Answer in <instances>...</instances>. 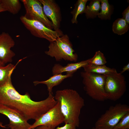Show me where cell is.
Here are the masks:
<instances>
[{"instance_id":"cell-1","label":"cell","mask_w":129,"mask_h":129,"mask_svg":"<svg viewBox=\"0 0 129 129\" xmlns=\"http://www.w3.org/2000/svg\"><path fill=\"white\" fill-rule=\"evenodd\" d=\"M57 102L53 94L39 101H33L29 94H19L12 84L11 78L4 85L0 86V104L5 105L19 112L28 120L35 121L53 107Z\"/></svg>"},{"instance_id":"cell-2","label":"cell","mask_w":129,"mask_h":129,"mask_svg":"<svg viewBox=\"0 0 129 129\" xmlns=\"http://www.w3.org/2000/svg\"><path fill=\"white\" fill-rule=\"evenodd\" d=\"M54 97L59 104L64 123H73L78 127L81 111L85 105L84 99L76 91L68 89L57 91Z\"/></svg>"},{"instance_id":"cell-3","label":"cell","mask_w":129,"mask_h":129,"mask_svg":"<svg viewBox=\"0 0 129 129\" xmlns=\"http://www.w3.org/2000/svg\"><path fill=\"white\" fill-rule=\"evenodd\" d=\"M48 51L45 53L52 57H54L57 61L62 59L76 62L78 58L76 53H74L72 45L67 34L63 35L55 40L50 42Z\"/></svg>"},{"instance_id":"cell-4","label":"cell","mask_w":129,"mask_h":129,"mask_svg":"<svg viewBox=\"0 0 129 129\" xmlns=\"http://www.w3.org/2000/svg\"><path fill=\"white\" fill-rule=\"evenodd\" d=\"M84 89L86 94L94 100L104 101L107 100L104 89L105 76L97 74L81 72Z\"/></svg>"},{"instance_id":"cell-5","label":"cell","mask_w":129,"mask_h":129,"mask_svg":"<svg viewBox=\"0 0 129 129\" xmlns=\"http://www.w3.org/2000/svg\"><path fill=\"white\" fill-rule=\"evenodd\" d=\"M129 112V107L120 103L110 107L96 122V129H113L123 117Z\"/></svg>"},{"instance_id":"cell-6","label":"cell","mask_w":129,"mask_h":129,"mask_svg":"<svg viewBox=\"0 0 129 129\" xmlns=\"http://www.w3.org/2000/svg\"><path fill=\"white\" fill-rule=\"evenodd\" d=\"M104 75V89L108 99L114 101L119 99L126 90V82L124 76L117 72Z\"/></svg>"},{"instance_id":"cell-7","label":"cell","mask_w":129,"mask_h":129,"mask_svg":"<svg viewBox=\"0 0 129 129\" xmlns=\"http://www.w3.org/2000/svg\"><path fill=\"white\" fill-rule=\"evenodd\" d=\"M21 22L26 28L33 36L44 38L50 42L55 40L63 35L60 30H54L38 21L28 19L23 16L20 17Z\"/></svg>"},{"instance_id":"cell-8","label":"cell","mask_w":129,"mask_h":129,"mask_svg":"<svg viewBox=\"0 0 129 129\" xmlns=\"http://www.w3.org/2000/svg\"><path fill=\"white\" fill-rule=\"evenodd\" d=\"M24 6L25 14L24 16L27 19L39 22L48 27L53 29L51 22L45 15L42 5L39 0H21Z\"/></svg>"},{"instance_id":"cell-9","label":"cell","mask_w":129,"mask_h":129,"mask_svg":"<svg viewBox=\"0 0 129 129\" xmlns=\"http://www.w3.org/2000/svg\"><path fill=\"white\" fill-rule=\"evenodd\" d=\"M0 113L8 118L9 123L7 125L11 129H30L32 125L30 124L24 116L16 110L0 104Z\"/></svg>"},{"instance_id":"cell-10","label":"cell","mask_w":129,"mask_h":129,"mask_svg":"<svg viewBox=\"0 0 129 129\" xmlns=\"http://www.w3.org/2000/svg\"><path fill=\"white\" fill-rule=\"evenodd\" d=\"M64 118L61 110L59 103L43 114L31 125L30 129H34L41 125H51L55 127L64 122Z\"/></svg>"},{"instance_id":"cell-11","label":"cell","mask_w":129,"mask_h":129,"mask_svg":"<svg viewBox=\"0 0 129 129\" xmlns=\"http://www.w3.org/2000/svg\"><path fill=\"white\" fill-rule=\"evenodd\" d=\"M43 7L44 13L52 23L53 29L57 31L60 29L61 20L60 9L59 5L53 0H39Z\"/></svg>"},{"instance_id":"cell-12","label":"cell","mask_w":129,"mask_h":129,"mask_svg":"<svg viewBox=\"0 0 129 129\" xmlns=\"http://www.w3.org/2000/svg\"><path fill=\"white\" fill-rule=\"evenodd\" d=\"M15 44L14 41L8 33L3 32L0 34V59L5 64L11 62L15 55L11 50Z\"/></svg>"},{"instance_id":"cell-13","label":"cell","mask_w":129,"mask_h":129,"mask_svg":"<svg viewBox=\"0 0 129 129\" xmlns=\"http://www.w3.org/2000/svg\"><path fill=\"white\" fill-rule=\"evenodd\" d=\"M88 61L89 59L77 63L68 64L65 66L59 64H55L52 68V74L54 75L66 72V73L73 75L78 70L87 64Z\"/></svg>"},{"instance_id":"cell-14","label":"cell","mask_w":129,"mask_h":129,"mask_svg":"<svg viewBox=\"0 0 129 129\" xmlns=\"http://www.w3.org/2000/svg\"><path fill=\"white\" fill-rule=\"evenodd\" d=\"M73 75L71 74L66 73L65 75L62 74L53 75L47 80L41 81H34L33 82L34 85L42 84L46 85L48 93L53 94V88L54 86H58L65 79L71 77Z\"/></svg>"},{"instance_id":"cell-15","label":"cell","mask_w":129,"mask_h":129,"mask_svg":"<svg viewBox=\"0 0 129 129\" xmlns=\"http://www.w3.org/2000/svg\"><path fill=\"white\" fill-rule=\"evenodd\" d=\"M83 68L85 72L103 75L117 72L115 69L108 67L105 65H98L88 64Z\"/></svg>"},{"instance_id":"cell-16","label":"cell","mask_w":129,"mask_h":129,"mask_svg":"<svg viewBox=\"0 0 129 129\" xmlns=\"http://www.w3.org/2000/svg\"><path fill=\"white\" fill-rule=\"evenodd\" d=\"M100 0H90L89 4L86 7L84 13L87 19L94 18L98 16L101 9Z\"/></svg>"},{"instance_id":"cell-17","label":"cell","mask_w":129,"mask_h":129,"mask_svg":"<svg viewBox=\"0 0 129 129\" xmlns=\"http://www.w3.org/2000/svg\"><path fill=\"white\" fill-rule=\"evenodd\" d=\"M16 65L10 63L6 66H0V86L4 85L11 78Z\"/></svg>"},{"instance_id":"cell-18","label":"cell","mask_w":129,"mask_h":129,"mask_svg":"<svg viewBox=\"0 0 129 129\" xmlns=\"http://www.w3.org/2000/svg\"><path fill=\"white\" fill-rule=\"evenodd\" d=\"M0 2L6 11L15 15L20 11L21 4L18 0H0Z\"/></svg>"},{"instance_id":"cell-19","label":"cell","mask_w":129,"mask_h":129,"mask_svg":"<svg viewBox=\"0 0 129 129\" xmlns=\"http://www.w3.org/2000/svg\"><path fill=\"white\" fill-rule=\"evenodd\" d=\"M100 1L101 10L98 17L102 20H110L113 12V7L109 4L108 0H100Z\"/></svg>"},{"instance_id":"cell-20","label":"cell","mask_w":129,"mask_h":129,"mask_svg":"<svg viewBox=\"0 0 129 129\" xmlns=\"http://www.w3.org/2000/svg\"><path fill=\"white\" fill-rule=\"evenodd\" d=\"M129 25L122 18H118L113 23L112 26L113 32L119 35H123L128 30L129 28Z\"/></svg>"},{"instance_id":"cell-21","label":"cell","mask_w":129,"mask_h":129,"mask_svg":"<svg viewBox=\"0 0 129 129\" xmlns=\"http://www.w3.org/2000/svg\"><path fill=\"white\" fill-rule=\"evenodd\" d=\"M88 0H78L74 5V9L71 12L72 15L71 20L72 23L77 24V18L80 14L84 13L86 8V5Z\"/></svg>"},{"instance_id":"cell-22","label":"cell","mask_w":129,"mask_h":129,"mask_svg":"<svg viewBox=\"0 0 129 129\" xmlns=\"http://www.w3.org/2000/svg\"><path fill=\"white\" fill-rule=\"evenodd\" d=\"M107 62L103 54L100 51H96L94 56L89 59L88 64L96 65H105Z\"/></svg>"},{"instance_id":"cell-23","label":"cell","mask_w":129,"mask_h":129,"mask_svg":"<svg viewBox=\"0 0 129 129\" xmlns=\"http://www.w3.org/2000/svg\"><path fill=\"white\" fill-rule=\"evenodd\" d=\"M113 129H129V112L123 117Z\"/></svg>"},{"instance_id":"cell-24","label":"cell","mask_w":129,"mask_h":129,"mask_svg":"<svg viewBox=\"0 0 129 129\" xmlns=\"http://www.w3.org/2000/svg\"><path fill=\"white\" fill-rule=\"evenodd\" d=\"M76 127L74 124L66 123L64 126L60 127L58 126L55 129H76Z\"/></svg>"},{"instance_id":"cell-25","label":"cell","mask_w":129,"mask_h":129,"mask_svg":"<svg viewBox=\"0 0 129 129\" xmlns=\"http://www.w3.org/2000/svg\"><path fill=\"white\" fill-rule=\"evenodd\" d=\"M123 17L127 22L129 24V6L126 8L122 13Z\"/></svg>"},{"instance_id":"cell-26","label":"cell","mask_w":129,"mask_h":129,"mask_svg":"<svg viewBox=\"0 0 129 129\" xmlns=\"http://www.w3.org/2000/svg\"><path fill=\"white\" fill-rule=\"evenodd\" d=\"M55 127L48 125H41L37 126L34 129H55Z\"/></svg>"},{"instance_id":"cell-27","label":"cell","mask_w":129,"mask_h":129,"mask_svg":"<svg viewBox=\"0 0 129 129\" xmlns=\"http://www.w3.org/2000/svg\"><path fill=\"white\" fill-rule=\"evenodd\" d=\"M129 64H127L124 66L122 69V70L120 73L121 74H122L123 73L126 71H129Z\"/></svg>"},{"instance_id":"cell-28","label":"cell","mask_w":129,"mask_h":129,"mask_svg":"<svg viewBox=\"0 0 129 129\" xmlns=\"http://www.w3.org/2000/svg\"><path fill=\"white\" fill-rule=\"evenodd\" d=\"M6 11L0 2V12Z\"/></svg>"},{"instance_id":"cell-29","label":"cell","mask_w":129,"mask_h":129,"mask_svg":"<svg viewBox=\"0 0 129 129\" xmlns=\"http://www.w3.org/2000/svg\"><path fill=\"white\" fill-rule=\"evenodd\" d=\"M2 123L0 122V127L2 128H6V127L5 126H4L2 125Z\"/></svg>"},{"instance_id":"cell-30","label":"cell","mask_w":129,"mask_h":129,"mask_svg":"<svg viewBox=\"0 0 129 129\" xmlns=\"http://www.w3.org/2000/svg\"><path fill=\"white\" fill-rule=\"evenodd\" d=\"M5 64H4L0 59V66H4Z\"/></svg>"},{"instance_id":"cell-31","label":"cell","mask_w":129,"mask_h":129,"mask_svg":"<svg viewBox=\"0 0 129 129\" xmlns=\"http://www.w3.org/2000/svg\"><path fill=\"white\" fill-rule=\"evenodd\" d=\"M91 129H96L94 127H93Z\"/></svg>"},{"instance_id":"cell-32","label":"cell","mask_w":129,"mask_h":129,"mask_svg":"<svg viewBox=\"0 0 129 129\" xmlns=\"http://www.w3.org/2000/svg\"></svg>"}]
</instances>
